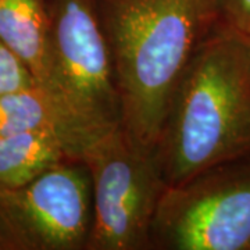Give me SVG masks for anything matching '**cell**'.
<instances>
[{"mask_svg": "<svg viewBox=\"0 0 250 250\" xmlns=\"http://www.w3.org/2000/svg\"><path fill=\"white\" fill-rule=\"evenodd\" d=\"M150 250H250V150L166 187Z\"/></svg>", "mask_w": 250, "mask_h": 250, "instance_id": "5", "label": "cell"}, {"mask_svg": "<svg viewBox=\"0 0 250 250\" xmlns=\"http://www.w3.org/2000/svg\"><path fill=\"white\" fill-rule=\"evenodd\" d=\"M39 86L24 62L0 41V93Z\"/></svg>", "mask_w": 250, "mask_h": 250, "instance_id": "10", "label": "cell"}, {"mask_svg": "<svg viewBox=\"0 0 250 250\" xmlns=\"http://www.w3.org/2000/svg\"><path fill=\"white\" fill-rule=\"evenodd\" d=\"M121 98L123 124L156 147L170 100L214 29L217 0H95Z\"/></svg>", "mask_w": 250, "mask_h": 250, "instance_id": "1", "label": "cell"}, {"mask_svg": "<svg viewBox=\"0 0 250 250\" xmlns=\"http://www.w3.org/2000/svg\"><path fill=\"white\" fill-rule=\"evenodd\" d=\"M218 25L250 38V0H217Z\"/></svg>", "mask_w": 250, "mask_h": 250, "instance_id": "11", "label": "cell"}, {"mask_svg": "<svg viewBox=\"0 0 250 250\" xmlns=\"http://www.w3.org/2000/svg\"><path fill=\"white\" fill-rule=\"evenodd\" d=\"M78 159L68 143L50 129L0 138V190L29 184L64 161Z\"/></svg>", "mask_w": 250, "mask_h": 250, "instance_id": "9", "label": "cell"}, {"mask_svg": "<svg viewBox=\"0 0 250 250\" xmlns=\"http://www.w3.org/2000/svg\"><path fill=\"white\" fill-rule=\"evenodd\" d=\"M81 159L93 193L86 250H150L153 220L166 189L156 147L120 125L90 142Z\"/></svg>", "mask_w": 250, "mask_h": 250, "instance_id": "3", "label": "cell"}, {"mask_svg": "<svg viewBox=\"0 0 250 250\" xmlns=\"http://www.w3.org/2000/svg\"><path fill=\"white\" fill-rule=\"evenodd\" d=\"M50 72L46 93L92 134L123 124L121 98L95 0H46Z\"/></svg>", "mask_w": 250, "mask_h": 250, "instance_id": "4", "label": "cell"}, {"mask_svg": "<svg viewBox=\"0 0 250 250\" xmlns=\"http://www.w3.org/2000/svg\"><path fill=\"white\" fill-rule=\"evenodd\" d=\"M42 129L57 132L78 159L86 146L99 138L39 86L0 93V138Z\"/></svg>", "mask_w": 250, "mask_h": 250, "instance_id": "7", "label": "cell"}, {"mask_svg": "<svg viewBox=\"0 0 250 250\" xmlns=\"http://www.w3.org/2000/svg\"><path fill=\"white\" fill-rule=\"evenodd\" d=\"M93 220L88 167L71 159L0 190V250H86Z\"/></svg>", "mask_w": 250, "mask_h": 250, "instance_id": "6", "label": "cell"}, {"mask_svg": "<svg viewBox=\"0 0 250 250\" xmlns=\"http://www.w3.org/2000/svg\"><path fill=\"white\" fill-rule=\"evenodd\" d=\"M250 150V38L215 25L174 90L156 145L166 187Z\"/></svg>", "mask_w": 250, "mask_h": 250, "instance_id": "2", "label": "cell"}, {"mask_svg": "<svg viewBox=\"0 0 250 250\" xmlns=\"http://www.w3.org/2000/svg\"><path fill=\"white\" fill-rule=\"evenodd\" d=\"M49 25L46 0H0V41L24 62L41 89L50 72Z\"/></svg>", "mask_w": 250, "mask_h": 250, "instance_id": "8", "label": "cell"}]
</instances>
